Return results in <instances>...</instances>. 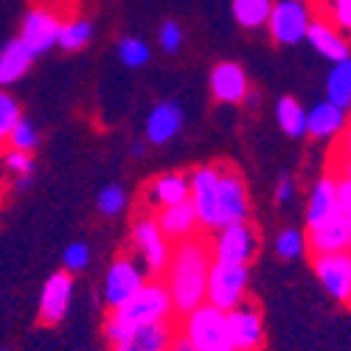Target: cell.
<instances>
[{
    "label": "cell",
    "instance_id": "12",
    "mask_svg": "<svg viewBox=\"0 0 351 351\" xmlns=\"http://www.w3.org/2000/svg\"><path fill=\"white\" fill-rule=\"evenodd\" d=\"M217 183H219V160L199 163L189 171V202L199 217L202 230H214L217 225Z\"/></svg>",
    "mask_w": 351,
    "mask_h": 351
},
{
    "label": "cell",
    "instance_id": "6",
    "mask_svg": "<svg viewBox=\"0 0 351 351\" xmlns=\"http://www.w3.org/2000/svg\"><path fill=\"white\" fill-rule=\"evenodd\" d=\"M146 281H149V273H146V267L141 265V258L135 253H119L110 261V267L104 273V284H101L104 306L119 309Z\"/></svg>",
    "mask_w": 351,
    "mask_h": 351
},
{
    "label": "cell",
    "instance_id": "46",
    "mask_svg": "<svg viewBox=\"0 0 351 351\" xmlns=\"http://www.w3.org/2000/svg\"><path fill=\"white\" fill-rule=\"evenodd\" d=\"M228 351H237V348H228Z\"/></svg>",
    "mask_w": 351,
    "mask_h": 351
},
{
    "label": "cell",
    "instance_id": "36",
    "mask_svg": "<svg viewBox=\"0 0 351 351\" xmlns=\"http://www.w3.org/2000/svg\"><path fill=\"white\" fill-rule=\"evenodd\" d=\"M20 115H23L20 101L9 90H0V143H6V138H9V132L17 124Z\"/></svg>",
    "mask_w": 351,
    "mask_h": 351
},
{
    "label": "cell",
    "instance_id": "34",
    "mask_svg": "<svg viewBox=\"0 0 351 351\" xmlns=\"http://www.w3.org/2000/svg\"><path fill=\"white\" fill-rule=\"evenodd\" d=\"M183 43H186V32L178 20H163L158 25V45L163 53L169 56H178L183 51Z\"/></svg>",
    "mask_w": 351,
    "mask_h": 351
},
{
    "label": "cell",
    "instance_id": "37",
    "mask_svg": "<svg viewBox=\"0 0 351 351\" xmlns=\"http://www.w3.org/2000/svg\"><path fill=\"white\" fill-rule=\"evenodd\" d=\"M0 160H3L6 171H12L14 178H20V174H34V155L32 152H23V149H9L0 152Z\"/></svg>",
    "mask_w": 351,
    "mask_h": 351
},
{
    "label": "cell",
    "instance_id": "42",
    "mask_svg": "<svg viewBox=\"0 0 351 351\" xmlns=\"http://www.w3.org/2000/svg\"><path fill=\"white\" fill-rule=\"evenodd\" d=\"M34 174H20V178H14V191H25L28 186H32Z\"/></svg>",
    "mask_w": 351,
    "mask_h": 351
},
{
    "label": "cell",
    "instance_id": "11",
    "mask_svg": "<svg viewBox=\"0 0 351 351\" xmlns=\"http://www.w3.org/2000/svg\"><path fill=\"white\" fill-rule=\"evenodd\" d=\"M312 270L326 295L343 306H351V253H309Z\"/></svg>",
    "mask_w": 351,
    "mask_h": 351
},
{
    "label": "cell",
    "instance_id": "25",
    "mask_svg": "<svg viewBox=\"0 0 351 351\" xmlns=\"http://www.w3.org/2000/svg\"><path fill=\"white\" fill-rule=\"evenodd\" d=\"M276 121L284 135L289 138H304L306 135V107L295 96H281L273 107Z\"/></svg>",
    "mask_w": 351,
    "mask_h": 351
},
{
    "label": "cell",
    "instance_id": "10",
    "mask_svg": "<svg viewBox=\"0 0 351 351\" xmlns=\"http://www.w3.org/2000/svg\"><path fill=\"white\" fill-rule=\"evenodd\" d=\"M225 320H228L230 348H237V351H261L265 348V312H261L258 301L245 298L239 306L225 312Z\"/></svg>",
    "mask_w": 351,
    "mask_h": 351
},
{
    "label": "cell",
    "instance_id": "5",
    "mask_svg": "<svg viewBox=\"0 0 351 351\" xmlns=\"http://www.w3.org/2000/svg\"><path fill=\"white\" fill-rule=\"evenodd\" d=\"M250 191H247V180L239 171L237 163L219 160V183H217V228L230 225V222H245L250 219Z\"/></svg>",
    "mask_w": 351,
    "mask_h": 351
},
{
    "label": "cell",
    "instance_id": "7",
    "mask_svg": "<svg viewBox=\"0 0 351 351\" xmlns=\"http://www.w3.org/2000/svg\"><path fill=\"white\" fill-rule=\"evenodd\" d=\"M250 289V267L247 265H228V261H211L208 284H206V304L230 312L247 298Z\"/></svg>",
    "mask_w": 351,
    "mask_h": 351
},
{
    "label": "cell",
    "instance_id": "33",
    "mask_svg": "<svg viewBox=\"0 0 351 351\" xmlns=\"http://www.w3.org/2000/svg\"><path fill=\"white\" fill-rule=\"evenodd\" d=\"M6 143L12 146V149H23V152H37V146H40V132L37 127L32 124V119H25V115H20L17 124L12 127Z\"/></svg>",
    "mask_w": 351,
    "mask_h": 351
},
{
    "label": "cell",
    "instance_id": "27",
    "mask_svg": "<svg viewBox=\"0 0 351 351\" xmlns=\"http://www.w3.org/2000/svg\"><path fill=\"white\" fill-rule=\"evenodd\" d=\"M273 9V0H230V14L245 32H256V28L267 25Z\"/></svg>",
    "mask_w": 351,
    "mask_h": 351
},
{
    "label": "cell",
    "instance_id": "24",
    "mask_svg": "<svg viewBox=\"0 0 351 351\" xmlns=\"http://www.w3.org/2000/svg\"><path fill=\"white\" fill-rule=\"evenodd\" d=\"M34 56L23 45L20 37L0 45V90H9V84L20 82L28 71H32Z\"/></svg>",
    "mask_w": 351,
    "mask_h": 351
},
{
    "label": "cell",
    "instance_id": "21",
    "mask_svg": "<svg viewBox=\"0 0 351 351\" xmlns=\"http://www.w3.org/2000/svg\"><path fill=\"white\" fill-rule=\"evenodd\" d=\"M174 332H178V324H174V320H160V324L138 326L124 340L112 343V351H166Z\"/></svg>",
    "mask_w": 351,
    "mask_h": 351
},
{
    "label": "cell",
    "instance_id": "16",
    "mask_svg": "<svg viewBox=\"0 0 351 351\" xmlns=\"http://www.w3.org/2000/svg\"><path fill=\"white\" fill-rule=\"evenodd\" d=\"M141 211L155 214L158 208L174 206V202L189 199V174L186 171H163L141 189Z\"/></svg>",
    "mask_w": 351,
    "mask_h": 351
},
{
    "label": "cell",
    "instance_id": "26",
    "mask_svg": "<svg viewBox=\"0 0 351 351\" xmlns=\"http://www.w3.org/2000/svg\"><path fill=\"white\" fill-rule=\"evenodd\" d=\"M326 99L351 112V56L332 62L326 76Z\"/></svg>",
    "mask_w": 351,
    "mask_h": 351
},
{
    "label": "cell",
    "instance_id": "44",
    "mask_svg": "<svg viewBox=\"0 0 351 351\" xmlns=\"http://www.w3.org/2000/svg\"><path fill=\"white\" fill-rule=\"evenodd\" d=\"M0 351H12V348H0Z\"/></svg>",
    "mask_w": 351,
    "mask_h": 351
},
{
    "label": "cell",
    "instance_id": "31",
    "mask_svg": "<svg viewBox=\"0 0 351 351\" xmlns=\"http://www.w3.org/2000/svg\"><path fill=\"white\" fill-rule=\"evenodd\" d=\"M312 6L317 9V17L329 20L337 32L351 37V0H317Z\"/></svg>",
    "mask_w": 351,
    "mask_h": 351
},
{
    "label": "cell",
    "instance_id": "23",
    "mask_svg": "<svg viewBox=\"0 0 351 351\" xmlns=\"http://www.w3.org/2000/svg\"><path fill=\"white\" fill-rule=\"evenodd\" d=\"M335 211H337V178L332 171H324L312 183L309 197H306V228L324 222Z\"/></svg>",
    "mask_w": 351,
    "mask_h": 351
},
{
    "label": "cell",
    "instance_id": "2",
    "mask_svg": "<svg viewBox=\"0 0 351 351\" xmlns=\"http://www.w3.org/2000/svg\"><path fill=\"white\" fill-rule=\"evenodd\" d=\"M174 317L178 315H174L166 284L160 278H149L127 304H121L119 309H110L104 324V337L112 346L124 340L138 326H149V324H160V320H174Z\"/></svg>",
    "mask_w": 351,
    "mask_h": 351
},
{
    "label": "cell",
    "instance_id": "9",
    "mask_svg": "<svg viewBox=\"0 0 351 351\" xmlns=\"http://www.w3.org/2000/svg\"><path fill=\"white\" fill-rule=\"evenodd\" d=\"M312 17H315V6L309 0H273L265 28L276 45H298L306 40Z\"/></svg>",
    "mask_w": 351,
    "mask_h": 351
},
{
    "label": "cell",
    "instance_id": "13",
    "mask_svg": "<svg viewBox=\"0 0 351 351\" xmlns=\"http://www.w3.org/2000/svg\"><path fill=\"white\" fill-rule=\"evenodd\" d=\"M73 273L60 270V273H51L43 284L40 292V306H37V317L43 326H60L62 320L71 312V301H73Z\"/></svg>",
    "mask_w": 351,
    "mask_h": 351
},
{
    "label": "cell",
    "instance_id": "22",
    "mask_svg": "<svg viewBox=\"0 0 351 351\" xmlns=\"http://www.w3.org/2000/svg\"><path fill=\"white\" fill-rule=\"evenodd\" d=\"M346 124H348V110L332 104L329 99L317 101L315 107L306 110V135L309 138H317V141L337 138Z\"/></svg>",
    "mask_w": 351,
    "mask_h": 351
},
{
    "label": "cell",
    "instance_id": "43",
    "mask_svg": "<svg viewBox=\"0 0 351 351\" xmlns=\"http://www.w3.org/2000/svg\"><path fill=\"white\" fill-rule=\"evenodd\" d=\"M130 152H132V158H141V155H146V143H143V141H135Z\"/></svg>",
    "mask_w": 351,
    "mask_h": 351
},
{
    "label": "cell",
    "instance_id": "19",
    "mask_svg": "<svg viewBox=\"0 0 351 351\" xmlns=\"http://www.w3.org/2000/svg\"><path fill=\"white\" fill-rule=\"evenodd\" d=\"M155 222H158L160 233L171 245L186 242V239L197 237V233L202 230L199 217H197V211H194V206L189 199L174 202V206H166V208H158L155 211Z\"/></svg>",
    "mask_w": 351,
    "mask_h": 351
},
{
    "label": "cell",
    "instance_id": "28",
    "mask_svg": "<svg viewBox=\"0 0 351 351\" xmlns=\"http://www.w3.org/2000/svg\"><path fill=\"white\" fill-rule=\"evenodd\" d=\"M90 40H93V23L87 17H71V20H62V25H60V40H56V48L73 53V51L87 48Z\"/></svg>",
    "mask_w": 351,
    "mask_h": 351
},
{
    "label": "cell",
    "instance_id": "41",
    "mask_svg": "<svg viewBox=\"0 0 351 351\" xmlns=\"http://www.w3.org/2000/svg\"><path fill=\"white\" fill-rule=\"evenodd\" d=\"M166 351H197V346H194L183 332H174V337H171V343H169Z\"/></svg>",
    "mask_w": 351,
    "mask_h": 351
},
{
    "label": "cell",
    "instance_id": "3",
    "mask_svg": "<svg viewBox=\"0 0 351 351\" xmlns=\"http://www.w3.org/2000/svg\"><path fill=\"white\" fill-rule=\"evenodd\" d=\"M178 332H183L197 346V351H228L230 348L225 312L206 301L178 317Z\"/></svg>",
    "mask_w": 351,
    "mask_h": 351
},
{
    "label": "cell",
    "instance_id": "17",
    "mask_svg": "<svg viewBox=\"0 0 351 351\" xmlns=\"http://www.w3.org/2000/svg\"><path fill=\"white\" fill-rule=\"evenodd\" d=\"M309 253H351V217L340 208L324 222L306 228Z\"/></svg>",
    "mask_w": 351,
    "mask_h": 351
},
{
    "label": "cell",
    "instance_id": "8",
    "mask_svg": "<svg viewBox=\"0 0 351 351\" xmlns=\"http://www.w3.org/2000/svg\"><path fill=\"white\" fill-rule=\"evenodd\" d=\"M130 239H132V250L141 258V265L146 267L149 278H160L166 265H169V256H171V242L160 233L155 214H138L132 219V230H130Z\"/></svg>",
    "mask_w": 351,
    "mask_h": 351
},
{
    "label": "cell",
    "instance_id": "15",
    "mask_svg": "<svg viewBox=\"0 0 351 351\" xmlns=\"http://www.w3.org/2000/svg\"><path fill=\"white\" fill-rule=\"evenodd\" d=\"M208 90L211 99L217 104H228V107H239L245 104L247 93H250V79L247 71L239 62H217L208 73Z\"/></svg>",
    "mask_w": 351,
    "mask_h": 351
},
{
    "label": "cell",
    "instance_id": "18",
    "mask_svg": "<svg viewBox=\"0 0 351 351\" xmlns=\"http://www.w3.org/2000/svg\"><path fill=\"white\" fill-rule=\"evenodd\" d=\"M183 124H186V112H183L180 101H174V99L158 101L149 110V115H146V143H152V146L171 143L180 135Z\"/></svg>",
    "mask_w": 351,
    "mask_h": 351
},
{
    "label": "cell",
    "instance_id": "45",
    "mask_svg": "<svg viewBox=\"0 0 351 351\" xmlns=\"http://www.w3.org/2000/svg\"><path fill=\"white\" fill-rule=\"evenodd\" d=\"M309 3H317V0H309Z\"/></svg>",
    "mask_w": 351,
    "mask_h": 351
},
{
    "label": "cell",
    "instance_id": "14",
    "mask_svg": "<svg viewBox=\"0 0 351 351\" xmlns=\"http://www.w3.org/2000/svg\"><path fill=\"white\" fill-rule=\"evenodd\" d=\"M60 14L45 9V6H34L28 9L23 23H20V40L23 45L32 51V56L37 60V56L48 53L51 48H56V40H60Z\"/></svg>",
    "mask_w": 351,
    "mask_h": 351
},
{
    "label": "cell",
    "instance_id": "1",
    "mask_svg": "<svg viewBox=\"0 0 351 351\" xmlns=\"http://www.w3.org/2000/svg\"><path fill=\"white\" fill-rule=\"evenodd\" d=\"M211 239L206 233L171 245L169 265L160 276V281L169 289V298L174 306V315H186L194 306L206 301V284H208V270H211Z\"/></svg>",
    "mask_w": 351,
    "mask_h": 351
},
{
    "label": "cell",
    "instance_id": "30",
    "mask_svg": "<svg viewBox=\"0 0 351 351\" xmlns=\"http://www.w3.org/2000/svg\"><path fill=\"white\" fill-rule=\"evenodd\" d=\"M115 56H119V62L124 68H143L146 62L152 60V48L146 45L143 40L138 37H121L119 43H115Z\"/></svg>",
    "mask_w": 351,
    "mask_h": 351
},
{
    "label": "cell",
    "instance_id": "35",
    "mask_svg": "<svg viewBox=\"0 0 351 351\" xmlns=\"http://www.w3.org/2000/svg\"><path fill=\"white\" fill-rule=\"evenodd\" d=\"M90 258H93V250H90V245L82 242V239L71 242V245L62 250V265H65V270L73 273V276L90 267Z\"/></svg>",
    "mask_w": 351,
    "mask_h": 351
},
{
    "label": "cell",
    "instance_id": "47",
    "mask_svg": "<svg viewBox=\"0 0 351 351\" xmlns=\"http://www.w3.org/2000/svg\"><path fill=\"white\" fill-rule=\"evenodd\" d=\"M0 152H3V149H0Z\"/></svg>",
    "mask_w": 351,
    "mask_h": 351
},
{
    "label": "cell",
    "instance_id": "20",
    "mask_svg": "<svg viewBox=\"0 0 351 351\" xmlns=\"http://www.w3.org/2000/svg\"><path fill=\"white\" fill-rule=\"evenodd\" d=\"M306 43L315 48V53H320L329 62H340L346 56H351L348 37L343 32H337V28L324 17H312L309 32H306Z\"/></svg>",
    "mask_w": 351,
    "mask_h": 351
},
{
    "label": "cell",
    "instance_id": "38",
    "mask_svg": "<svg viewBox=\"0 0 351 351\" xmlns=\"http://www.w3.org/2000/svg\"><path fill=\"white\" fill-rule=\"evenodd\" d=\"M295 180H292V174H281L278 183H276V202L278 206H287V202L295 199Z\"/></svg>",
    "mask_w": 351,
    "mask_h": 351
},
{
    "label": "cell",
    "instance_id": "39",
    "mask_svg": "<svg viewBox=\"0 0 351 351\" xmlns=\"http://www.w3.org/2000/svg\"><path fill=\"white\" fill-rule=\"evenodd\" d=\"M337 178V208L351 217V178H340V174H335Z\"/></svg>",
    "mask_w": 351,
    "mask_h": 351
},
{
    "label": "cell",
    "instance_id": "29",
    "mask_svg": "<svg viewBox=\"0 0 351 351\" xmlns=\"http://www.w3.org/2000/svg\"><path fill=\"white\" fill-rule=\"evenodd\" d=\"M273 247H276V256L284 258V261H295V258L309 256L306 230H301V228H284V230H278Z\"/></svg>",
    "mask_w": 351,
    "mask_h": 351
},
{
    "label": "cell",
    "instance_id": "4",
    "mask_svg": "<svg viewBox=\"0 0 351 351\" xmlns=\"http://www.w3.org/2000/svg\"><path fill=\"white\" fill-rule=\"evenodd\" d=\"M208 239H211L214 261H228V265H247L250 267L253 258L261 250V233L250 219L222 225Z\"/></svg>",
    "mask_w": 351,
    "mask_h": 351
},
{
    "label": "cell",
    "instance_id": "40",
    "mask_svg": "<svg viewBox=\"0 0 351 351\" xmlns=\"http://www.w3.org/2000/svg\"><path fill=\"white\" fill-rule=\"evenodd\" d=\"M329 171L340 174V178H351V155H340V158H329Z\"/></svg>",
    "mask_w": 351,
    "mask_h": 351
},
{
    "label": "cell",
    "instance_id": "32",
    "mask_svg": "<svg viewBox=\"0 0 351 351\" xmlns=\"http://www.w3.org/2000/svg\"><path fill=\"white\" fill-rule=\"evenodd\" d=\"M96 208L101 217L115 219L127 211V189L121 183H107L99 194H96Z\"/></svg>",
    "mask_w": 351,
    "mask_h": 351
}]
</instances>
